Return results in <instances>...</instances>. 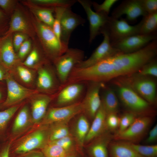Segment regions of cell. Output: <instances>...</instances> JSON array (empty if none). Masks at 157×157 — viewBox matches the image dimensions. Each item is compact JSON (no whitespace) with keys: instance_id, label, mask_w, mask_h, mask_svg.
<instances>
[{"instance_id":"13","label":"cell","mask_w":157,"mask_h":157,"mask_svg":"<svg viewBox=\"0 0 157 157\" xmlns=\"http://www.w3.org/2000/svg\"><path fill=\"white\" fill-rule=\"evenodd\" d=\"M156 38V33L149 35L138 34L126 38L111 45L121 53H130L142 49Z\"/></svg>"},{"instance_id":"46","label":"cell","mask_w":157,"mask_h":157,"mask_svg":"<svg viewBox=\"0 0 157 157\" xmlns=\"http://www.w3.org/2000/svg\"><path fill=\"white\" fill-rule=\"evenodd\" d=\"M157 139V125H156L150 131L148 137L145 140V142L150 144L155 141Z\"/></svg>"},{"instance_id":"49","label":"cell","mask_w":157,"mask_h":157,"mask_svg":"<svg viewBox=\"0 0 157 157\" xmlns=\"http://www.w3.org/2000/svg\"><path fill=\"white\" fill-rule=\"evenodd\" d=\"M6 69L0 63V81L5 79L7 73L6 71Z\"/></svg>"},{"instance_id":"17","label":"cell","mask_w":157,"mask_h":157,"mask_svg":"<svg viewBox=\"0 0 157 157\" xmlns=\"http://www.w3.org/2000/svg\"><path fill=\"white\" fill-rule=\"evenodd\" d=\"M5 79L7 86V96L5 101L6 105H10L19 102L34 94L35 91L20 85L7 73Z\"/></svg>"},{"instance_id":"31","label":"cell","mask_w":157,"mask_h":157,"mask_svg":"<svg viewBox=\"0 0 157 157\" xmlns=\"http://www.w3.org/2000/svg\"><path fill=\"white\" fill-rule=\"evenodd\" d=\"M131 147L138 154L144 157H156L157 145H142L128 142Z\"/></svg>"},{"instance_id":"26","label":"cell","mask_w":157,"mask_h":157,"mask_svg":"<svg viewBox=\"0 0 157 157\" xmlns=\"http://www.w3.org/2000/svg\"><path fill=\"white\" fill-rule=\"evenodd\" d=\"M142 19L139 34L149 35L155 33L157 28V12L148 14Z\"/></svg>"},{"instance_id":"38","label":"cell","mask_w":157,"mask_h":157,"mask_svg":"<svg viewBox=\"0 0 157 157\" xmlns=\"http://www.w3.org/2000/svg\"><path fill=\"white\" fill-rule=\"evenodd\" d=\"M118 1L105 0L101 4H99L95 2L92 1V6H93L95 12L102 13L108 15L111 8Z\"/></svg>"},{"instance_id":"19","label":"cell","mask_w":157,"mask_h":157,"mask_svg":"<svg viewBox=\"0 0 157 157\" xmlns=\"http://www.w3.org/2000/svg\"><path fill=\"white\" fill-rule=\"evenodd\" d=\"M16 60L11 35H5L0 39V63L6 69L12 67Z\"/></svg>"},{"instance_id":"29","label":"cell","mask_w":157,"mask_h":157,"mask_svg":"<svg viewBox=\"0 0 157 157\" xmlns=\"http://www.w3.org/2000/svg\"><path fill=\"white\" fill-rule=\"evenodd\" d=\"M43 153L45 157H66L69 153L59 146L48 142L43 147Z\"/></svg>"},{"instance_id":"52","label":"cell","mask_w":157,"mask_h":157,"mask_svg":"<svg viewBox=\"0 0 157 157\" xmlns=\"http://www.w3.org/2000/svg\"><path fill=\"white\" fill-rule=\"evenodd\" d=\"M66 157H75L74 156L71 155H69L68 156H67Z\"/></svg>"},{"instance_id":"48","label":"cell","mask_w":157,"mask_h":157,"mask_svg":"<svg viewBox=\"0 0 157 157\" xmlns=\"http://www.w3.org/2000/svg\"><path fill=\"white\" fill-rule=\"evenodd\" d=\"M13 3L10 0H0V8L5 13H8Z\"/></svg>"},{"instance_id":"24","label":"cell","mask_w":157,"mask_h":157,"mask_svg":"<svg viewBox=\"0 0 157 157\" xmlns=\"http://www.w3.org/2000/svg\"><path fill=\"white\" fill-rule=\"evenodd\" d=\"M52 99L49 94H42L38 96L33 100L32 106V115L34 122H38L44 117L47 107Z\"/></svg>"},{"instance_id":"30","label":"cell","mask_w":157,"mask_h":157,"mask_svg":"<svg viewBox=\"0 0 157 157\" xmlns=\"http://www.w3.org/2000/svg\"><path fill=\"white\" fill-rule=\"evenodd\" d=\"M32 1L47 8H55L57 7L70 8L76 3V0H34Z\"/></svg>"},{"instance_id":"37","label":"cell","mask_w":157,"mask_h":157,"mask_svg":"<svg viewBox=\"0 0 157 157\" xmlns=\"http://www.w3.org/2000/svg\"><path fill=\"white\" fill-rule=\"evenodd\" d=\"M66 8L57 7L54 9L55 16L52 28L55 34L60 41L61 19L63 14Z\"/></svg>"},{"instance_id":"6","label":"cell","mask_w":157,"mask_h":157,"mask_svg":"<svg viewBox=\"0 0 157 157\" xmlns=\"http://www.w3.org/2000/svg\"><path fill=\"white\" fill-rule=\"evenodd\" d=\"M142 19L137 24L132 26L126 20L110 17L105 29L107 32L111 44L129 36L139 34Z\"/></svg>"},{"instance_id":"2","label":"cell","mask_w":157,"mask_h":157,"mask_svg":"<svg viewBox=\"0 0 157 157\" xmlns=\"http://www.w3.org/2000/svg\"><path fill=\"white\" fill-rule=\"evenodd\" d=\"M122 78L119 83L127 86L133 90L150 104L156 100V85L155 81L149 77L134 74Z\"/></svg>"},{"instance_id":"40","label":"cell","mask_w":157,"mask_h":157,"mask_svg":"<svg viewBox=\"0 0 157 157\" xmlns=\"http://www.w3.org/2000/svg\"><path fill=\"white\" fill-rule=\"evenodd\" d=\"M119 117L117 114L111 113L106 115V123L107 129L110 131L118 128Z\"/></svg>"},{"instance_id":"44","label":"cell","mask_w":157,"mask_h":157,"mask_svg":"<svg viewBox=\"0 0 157 157\" xmlns=\"http://www.w3.org/2000/svg\"><path fill=\"white\" fill-rule=\"evenodd\" d=\"M26 36L20 33H15L14 36L13 44L15 51H18L20 47L25 40Z\"/></svg>"},{"instance_id":"1","label":"cell","mask_w":157,"mask_h":157,"mask_svg":"<svg viewBox=\"0 0 157 157\" xmlns=\"http://www.w3.org/2000/svg\"><path fill=\"white\" fill-rule=\"evenodd\" d=\"M157 53L155 40L135 52L119 53L90 67L77 68L74 72L78 82L103 83L113 78L137 72L144 65L154 59Z\"/></svg>"},{"instance_id":"43","label":"cell","mask_w":157,"mask_h":157,"mask_svg":"<svg viewBox=\"0 0 157 157\" xmlns=\"http://www.w3.org/2000/svg\"><path fill=\"white\" fill-rule=\"evenodd\" d=\"M39 59V55L38 51L33 49L30 53L23 63L24 65L27 67L33 66Z\"/></svg>"},{"instance_id":"15","label":"cell","mask_w":157,"mask_h":157,"mask_svg":"<svg viewBox=\"0 0 157 157\" xmlns=\"http://www.w3.org/2000/svg\"><path fill=\"white\" fill-rule=\"evenodd\" d=\"M47 65L43 66L38 72L37 86L41 91L46 93L56 94L62 85L58 76Z\"/></svg>"},{"instance_id":"18","label":"cell","mask_w":157,"mask_h":157,"mask_svg":"<svg viewBox=\"0 0 157 157\" xmlns=\"http://www.w3.org/2000/svg\"><path fill=\"white\" fill-rule=\"evenodd\" d=\"M113 135L107 131L92 140L88 150L92 157H109L108 146Z\"/></svg>"},{"instance_id":"12","label":"cell","mask_w":157,"mask_h":157,"mask_svg":"<svg viewBox=\"0 0 157 157\" xmlns=\"http://www.w3.org/2000/svg\"><path fill=\"white\" fill-rule=\"evenodd\" d=\"M81 101L67 106L51 108L44 117L45 123L67 124L72 118L83 112Z\"/></svg>"},{"instance_id":"28","label":"cell","mask_w":157,"mask_h":157,"mask_svg":"<svg viewBox=\"0 0 157 157\" xmlns=\"http://www.w3.org/2000/svg\"><path fill=\"white\" fill-rule=\"evenodd\" d=\"M70 134L67 124L55 123L50 131L49 142L58 140Z\"/></svg>"},{"instance_id":"50","label":"cell","mask_w":157,"mask_h":157,"mask_svg":"<svg viewBox=\"0 0 157 157\" xmlns=\"http://www.w3.org/2000/svg\"><path fill=\"white\" fill-rule=\"evenodd\" d=\"M10 146L8 145L4 149L0 157H9Z\"/></svg>"},{"instance_id":"25","label":"cell","mask_w":157,"mask_h":157,"mask_svg":"<svg viewBox=\"0 0 157 157\" xmlns=\"http://www.w3.org/2000/svg\"><path fill=\"white\" fill-rule=\"evenodd\" d=\"M101 104L106 114H117L119 109V102L114 91L110 88H106L101 97Z\"/></svg>"},{"instance_id":"21","label":"cell","mask_w":157,"mask_h":157,"mask_svg":"<svg viewBox=\"0 0 157 157\" xmlns=\"http://www.w3.org/2000/svg\"><path fill=\"white\" fill-rule=\"evenodd\" d=\"M73 128L71 135L78 146L82 149L89 131L90 126L88 118L82 113L79 115Z\"/></svg>"},{"instance_id":"53","label":"cell","mask_w":157,"mask_h":157,"mask_svg":"<svg viewBox=\"0 0 157 157\" xmlns=\"http://www.w3.org/2000/svg\"><path fill=\"white\" fill-rule=\"evenodd\" d=\"M2 97V94L1 92H0V99Z\"/></svg>"},{"instance_id":"16","label":"cell","mask_w":157,"mask_h":157,"mask_svg":"<svg viewBox=\"0 0 157 157\" xmlns=\"http://www.w3.org/2000/svg\"><path fill=\"white\" fill-rule=\"evenodd\" d=\"M147 14L143 8L141 0H127L123 1L113 10L111 17L119 19L125 15L127 20L133 21L139 16L144 17Z\"/></svg>"},{"instance_id":"14","label":"cell","mask_w":157,"mask_h":157,"mask_svg":"<svg viewBox=\"0 0 157 157\" xmlns=\"http://www.w3.org/2000/svg\"><path fill=\"white\" fill-rule=\"evenodd\" d=\"M85 22L84 19L73 12L71 8H66L61 19L60 40L64 46L68 48L72 32L78 26L83 24Z\"/></svg>"},{"instance_id":"4","label":"cell","mask_w":157,"mask_h":157,"mask_svg":"<svg viewBox=\"0 0 157 157\" xmlns=\"http://www.w3.org/2000/svg\"><path fill=\"white\" fill-rule=\"evenodd\" d=\"M38 30L45 51L53 61L63 54L68 48L63 45L51 27L40 22L38 24Z\"/></svg>"},{"instance_id":"11","label":"cell","mask_w":157,"mask_h":157,"mask_svg":"<svg viewBox=\"0 0 157 157\" xmlns=\"http://www.w3.org/2000/svg\"><path fill=\"white\" fill-rule=\"evenodd\" d=\"M104 39L101 44L87 60H83L75 67L84 68L93 66L109 57L121 53L113 47L107 31L104 29L101 32Z\"/></svg>"},{"instance_id":"47","label":"cell","mask_w":157,"mask_h":157,"mask_svg":"<svg viewBox=\"0 0 157 157\" xmlns=\"http://www.w3.org/2000/svg\"><path fill=\"white\" fill-rule=\"evenodd\" d=\"M5 13L0 8V35H5L6 33L5 29Z\"/></svg>"},{"instance_id":"3","label":"cell","mask_w":157,"mask_h":157,"mask_svg":"<svg viewBox=\"0 0 157 157\" xmlns=\"http://www.w3.org/2000/svg\"><path fill=\"white\" fill-rule=\"evenodd\" d=\"M84 51L76 48H69L54 61L55 70L62 86L66 83L72 71L84 60Z\"/></svg>"},{"instance_id":"32","label":"cell","mask_w":157,"mask_h":157,"mask_svg":"<svg viewBox=\"0 0 157 157\" xmlns=\"http://www.w3.org/2000/svg\"><path fill=\"white\" fill-rule=\"evenodd\" d=\"M54 9L47 7L37 9L35 12L41 22L52 28L54 20L53 15Z\"/></svg>"},{"instance_id":"35","label":"cell","mask_w":157,"mask_h":157,"mask_svg":"<svg viewBox=\"0 0 157 157\" xmlns=\"http://www.w3.org/2000/svg\"><path fill=\"white\" fill-rule=\"evenodd\" d=\"M137 72L138 74L141 76L156 77L157 76V63L156 60L154 59L145 64Z\"/></svg>"},{"instance_id":"45","label":"cell","mask_w":157,"mask_h":157,"mask_svg":"<svg viewBox=\"0 0 157 157\" xmlns=\"http://www.w3.org/2000/svg\"><path fill=\"white\" fill-rule=\"evenodd\" d=\"M31 44L29 40H25L20 47L18 56L20 59L24 58L28 54L31 48Z\"/></svg>"},{"instance_id":"5","label":"cell","mask_w":157,"mask_h":157,"mask_svg":"<svg viewBox=\"0 0 157 157\" xmlns=\"http://www.w3.org/2000/svg\"><path fill=\"white\" fill-rule=\"evenodd\" d=\"M118 92L123 104L136 115H144L149 112L150 104L130 88L119 83Z\"/></svg>"},{"instance_id":"33","label":"cell","mask_w":157,"mask_h":157,"mask_svg":"<svg viewBox=\"0 0 157 157\" xmlns=\"http://www.w3.org/2000/svg\"><path fill=\"white\" fill-rule=\"evenodd\" d=\"M28 119V109L26 106H24L16 117L13 127V131H17L24 127L27 124Z\"/></svg>"},{"instance_id":"39","label":"cell","mask_w":157,"mask_h":157,"mask_svg":"<svg viewBox=\"0 0 157 157\" xmlns=\"http://www.w3.org/2000/svg\"><path fill=\"white\" fill-rule=\"evenodd\" d=\"M18 108V106H15L0 111V128L3 127L6 124Z\"/></svg>"},{"instance_id":"10","label":"cell","mask_w":157,"mask_h":157,"mask_svg":"<svg viewBox=\"0 0 157 157\" xmlns=\"http://www.w3.org/2000/svg\"><path fill=\"white\" fill-rule=\"evenodd\" d=\"M86 91L81 101L82 113L88 118L92 120L101 104L100 91L103 83L87 82Z\"/></svg>"},{"instance_id":"41","label":"cell","mask_w":157,"mask_h":157,"mask_svg":"<svg viewBox=\"0 0 157 157\" xmlns=\"http://www.w3.org/2000/svg\"><path fill=\"white\" fill-rule=\"evenodd\" d=\"M17 71L20 79L24 83H29L33 79V74L31 71L24 67L19 66Z\"/></svg>"},{"instance_id":"9","label":"cell","mask_w":157,"mask_h":157,"mask_svg":"<svg viewBox=\"0 0 157 157\" xmlns=\"http://www.w3.org/2000/svg\"><path fill=\"white\" fill-rule=\"evenodd\" d=\"M152 121V118L149 115L137 117L126 130L120 132H116L113 135V139L132 143L138 141L144 136Z\"/></svg>"},{"instance_id":"20","label":"cell","mask_w":157,"mask_h":157,"mask_svg":"<svg viewBox=\"0 0 157 157\" xmlns=\"http://www.w3.org/2000/svg\"><path fill=\"white\" fill-rule=\"evenodd\" d=\"M106 115L105 110L101 104L93 119L92 123L86 137L85 143L90 142L108 131L107 129L106 123Z\"/></svg>"},{"instance_id":"36","label":"cell","mask_w":157,"mask_h":157,"mask_svg":"<svg viewBox=\"0 0 157 157\" xmlns=\"http://www.w3.org/2000/svg\"><path fill=\"white\" fill-rule=\"evenodd\" d=\"M137 115L129 112L124 114L119 117V122L117 132H122L129 127L134 122L137 117Z\"/></svg>"},{"instance_id":"22","label":"cell","mask_w":157,"mask_h":157,"mask_svg":"<svg viewBox=\"0 0 157 157\" xmlns=\"http://www.w3.org/2000/svg\"><path fill=\"white\" fill-rule=\"evenodd\" d=\"M47 135L42 131L35 132L26 138L16 149L17 153L22 154L29 151L44 146L46 140Z\"/></svg>"},{"instance_id":"8","label":"cell","mask_w":157,"mask_h":157,"mask_svg":"<svg viewBox=\"0 0 157 157\" xmlns=\"http://www.w3.org/2000/svg\"><path fill=\"white\" fill-rule=\"evenodd\" d=\"M85 12L89 23V42L91 43L102 31L105 29L110 18L108 15L94 11L92 9V1L78 0Z\"/></svg>"},{"instance_id":"51","label":"cell","mask_w":157,"mask_h":157,"mask_svg":"<svg viewBox=\"0 0 157 157\" xmlns=\"http://www.w3.org/2000/svg\"><path fill=\"white\" fill-rule=\"evenodd\" d=\"M31 157H41L40 156L37 155H35L34 156H33Z\"/></svg>"},{"instance_id":"7","label":"cell","mask_w":157,"mask_h":157,"mask_svg":"<svg viewBox=\"0 0 157 157\" xmlns=\"http://www.w3.org/2000/svg\"><path fill=\"white\" fill-rule=\"evenodd\" d=\"M87 82H80L62 86L56 94L57 107L71 105L81 101L85 94Z\"/></svg>"},{"instance_id":"23","label":"cell","mask_w":157,"mask_h":157,"mask_svg":"<svg viewBox=\"0 0 157 157\" xmlns=\"http://www.w3.org/2000/svg\"><path fill=\"white\" fill-rule=\"evenodd\" d=\"M108 150L110 157H144L137 152L127 142L111 141Z\"/></svg>"},{"instance_id":"27","label":"cell","mask_w":157,"mask_h":157,"mask_svg":"<svg viewBox=\"0 0 157 157\" xmlns=\"http://www.w3.org/2000/svg\"><path fill=\"white\" fill-rule=\"evenodd\" d=\"M27 29V24L24 18L20 13L16 12L11 17L8 30L5 35H11L15 32L25 31Z\"/></svg>"},{"instance_id":"42","label":"cell","mask_w":157,"mask_h":157,"mask_svg":"<svg viewBox=\"0 0 157 157\" xmlns=\"http://www.w3.org/2000/svg\"><path fill=\"white\" fill-rule=\"evenodd\" d=\"M142 5L147 14L157 12V0H141Z\"/></svg>"},{"instance_id":"34","label":"cell","mask_w":157,"mask_h":157,"mask_svg":"<svg viewBox=\"0 0 157 157\" xmlns=\"http://www.w3.org/2000/svg\"><path fill=\"white\" fill-rule=\"evenodd\" d=\"M48 142L59 146L69 153L72 152L76 147H78L74 138L71 134L58 140Z\"/></svg>"}]
</instances>
